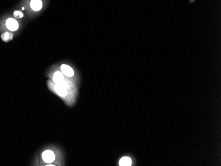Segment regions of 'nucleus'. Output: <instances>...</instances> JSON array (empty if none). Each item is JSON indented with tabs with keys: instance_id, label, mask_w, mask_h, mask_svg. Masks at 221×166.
<instances>
[{
	"instance_id": "1",
	"label": "nucleus",
	"mask_w": 221,
	"mask_h": 166,
	"mask_svg": "<svg viewBox=\"0 0 221 166\" xmlns=\"http://www.w3.org/2000/svg\"><path fill=\"white\" fill-rule=\"evenodd\" d=\"M42 159L46 163H51L55 159L54 154L51 150H46L42 153Z\"/></svg>"
},
{
	"instance_id": "2",
	"label": "nucleus",
	"mask_w": 221,
	"mask_h": 166,
	"mask_svg": "<svg viewBox=\"0 0 221 166\" xmlns=\"http://www.w3.org/2000/svg\"><path fill=\"white\" fill-rule=\"evenodd\" d=\"M6 26L8 29H10V30H11V31H15V30L18 29L19 24L15 19L10 18L9 19H7L6 22Z\"/></svg>"
},
{
	"instance_id": "3",
	"label": "nucleus",
	"mask_w": 221,
	"mask_h": 166,
	"mask_svg": "<svg viewBox=\"0 0 221 166\" xmlns=\"http://www.w3.org/2000/svg\"><path fill=\"white\" fill-rule=\"evenodd\" d=\"M61 70L63 74L68 77H72L74 74V72L72 68L69 66L68 65L63 64L61 66Z\"/></svg>"
},
{
	"instance_id": "4",
	"label": "nucleus",
	"mask_w": 221,
	"mask_h": 166,
	"mask_svg": "<svg viewBox=\"0 0 221 166\" xmlns=\"http://www.w3.org/2000/svg\"><path fill=\"white\" fill-rule=\"evenodd\" d=\"M42 3L41 0H31L30 2V7L34 11H39L41 10Z\"/></svg>"
},
{
	"instance_id": "5",
	"label": "nucleus",
	"mask_w": 221,
	"mask_h": 166,
	"mask_svg": "<svg viewBox=\"0 0 221 166\" xmlns=\"http://www.w3.org/2000/svg\"><path fill=\"white\" fill-rule=\"evenodd\" d=\"M55 91L57 93H58L59 95L62 96V97L66 96L68 93L67 89H66V87L64 85H62L60 84L55 86Z\"/></svg>"
},
{
	"instance_id": "6",
	"label": "nucleus",
	"mask_w": 221,
	"mask_h": 166,
	"mask_svg": "<svg viewBox=\"0 0 221 166\" xmlns=\"http://www.w3.org/2000/svg\"><path fill=\"white\" fill-rule=\"evenodd\" d=\"M53 80L56 84H61L64 80L63 74L60 72H56L53 76Z\"/></svg>"
},
{
	"instance_id": "7",
	"label": "nucleus",
	"mask_w": 221,
	"mask_h": 166,
	"mask_svg": "<svg viewBox=\"0 0 221 166\" xmlns=\"http://www.w3.org/2000/svg\"><path fill=\"white\" fill-rule=\"evenodd\" d=\"M119 165L121 166H130L132 165V160L129 157H123L119 161Z\"/></svg>"
},
{
	"instance_id": "8",
	"label": "nucleus",
	"mask_w": 221,
	"mask_h": 166,
	"mask_svg": "<svg viewBox=\"0 0 221 166\" xmlns=\"http://www.w3.org/2000/svg\"><path fill=\"white\" fill-rule=\"evenodd\" d=\"M12 37H13L12 34H11L10 33H8V32L4 33L3 35L2 36V39L3 41H7L9 40H10V39L12 38Z\"/></svg>"
},
{
	"instance_id": "9",
	"label": "nucleus",
	"mask_w": 221,
	"mask_h": 166,
	"mask_svg": "<svg viewBox=\"0 0 221 166\" xmlns=\"http://www.w3.org/2000/svg\"><path fill=\"white\" fill-rule=\"evenodd\" d=\"M14 16L15 17H17V18H22L23 17V15L22 13L19 11H17L14 12Z\"/></svg>"
}]
</instances>
